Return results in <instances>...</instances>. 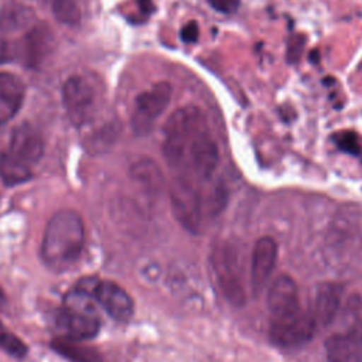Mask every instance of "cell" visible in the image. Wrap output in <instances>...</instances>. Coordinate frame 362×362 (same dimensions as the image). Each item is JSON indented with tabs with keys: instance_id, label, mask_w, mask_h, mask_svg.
I'll use <instances>...</instances> for the list:
<instances>
[{
	"instance_id": "6da1fadb",
	"label": "cell",
	"mask_w": 362,
	"mask_h": 362,
	"mask_svg": "<svg viewBox=\"0 0 362 362\" xmlns=\"http://www.w3.org/2000/svg\"><path fill=\"white\" fill-rule=\"evenodd\" d=\"M85 245V226L74 209H59L47 222L41 242L44 263L54 272L72 267L81 257Z\"/></svg>"
},
{
	"instance_id": "7a4b0ae2",
	"label": "cell",
	"mask_w": 362,
	"mask_h": 362,
	"mask_svg": "<svg viewBox=\"0 0 362 362\" xmlns=\"http://www.w3.org/2000/svg\"><path fill=\"white\" fill-rule=\"evenodd\" d=\"M95 303V296L79 287H75L65 296L58 315V324L66 334V338L85 341L96 337L100 328V320Z\"/></svg>"
},
{
	"instance_id": "3957f363",
	"label": "cell",
	"mask_w": 362,
	"mask_h": 362,
	"mask_svg": "<svg viewBox=\"0 0 362 362\" xmlns=\"http://www.w3.org/2000/svg\"><path fill=\"white\" fill-rule=\"evenodd\" d=\"M317 322L311 313L301 307L288 314L270 317L269 338L276 346L294 348L313 339Z\"/></svg>"
},
{
	"instance_id": "277c9868",
	"label": "cell",
	"mask_w": 362,
	"mask_h": 362,
	"mask_svg": "<svg viewBox=\"0 0 362 362\" xmlns=\"http://www.w3.org/2000/svg\"><path fill=\"white\" fill-rule=\"evenodd\" d=\"M171 96L173 86L168 81H158L151 88L136 96L130 119V124L136 136H146L151 132L156 120L168 107Z\"/></svg>"
},
{
	"instance_id": "5b68a950",
	"label": "cell",
	"mask_w": 362,
	"mask_h": 362,
	"mask_svg": "<svg viewBox=\"0 0 362 362\" xmlns=\"http://www.w3.org/2000/svg\"><path fill=\"white\" fill-rule=\"evenodd\" d=\"M171 205L178 222L188 230L195 232L204 215V195L194 182L180 175L170 187Z\"/></svg>"
},
{
	"instance_id": "8992f818",
	"label": "cell",
	"mask_w": 362,
	"mask_h": 362,
	"mask_svg": "<svg viewBox=\"0 0 362 362\" xmlns=\"http://www.w3.org/2000/svg\"><path fill=\"white\" fill-rule=\"evenodd\" d=\"M62 103L69 120L75 126H83L95 115L96 93L85 78L71 76L62 86Z\"/></svg>"
},
{
	"instance_id": "52a82bcc",
	"label": "cell",
	"mask_w": 362,
	"mask_h": 362,
	"mask_svg": "<svg viewBox=\"0 0 362 362\" xmlns=\"http://www.w3.org/2000/svg\"><path fill=\"white\" fill-rule=\"evenodd\" d=\"M211 262L223 297L233 305H242L245 303V290L235 252L226 245H219L212 252Z\"/></svg>"
},
{
	"instance_id": "ba28073f",
	"label": "cell",
	"mask_w": 362,
	"mask_h": 362,
	"mask_svg": "<svg viewBox=\"0 0 362 362\" xmlns=\"http://www.w3.org/2000/svg\"><path fill=\"white\" fill-rule=\"evenodd\" d=\"M205 115L197 105H185L175 109L164 124V140L188 144L189 140L205 130Z\"/></svg>"
},
{
	"instance_id": "9c48e42d",
	"label": "cell",
	"mask_w": 362,
	"mask_h": 362,
	"mask_svg": "<svg viewBox=\"0 0 362 362\" xmlns=\"http://www.w3.org/2000/svg\"><path fill=\"white\" fill-rule=\"evenodd\" d=\"M185 163L198 178L208 180L219 164V148L214 139L201 130L188 143Z\"/></svg>"
},
{
	"instance_id": "30bf717a",
	"label": "cell",
	"mask_w": 362,
	"mask_h": 362,
	"mask_svg": "<svg viewBox=\"0 0 362 362\" xmlns=\"http://www.w3.org/2000/svg\"><path fill=\"white\" fill-rule=\"evenodd\" d=\"M6 151L33 168L44 154V141L34 126L23 123L11 132Z\"/></svg>"
},
{
	"instance_id": "8fae6325",
	"label": "cell",
	"mask_w": 362,
	"mask_h": 362,
	"mask_svg": "<svg viewBox=\"0 0 362 362\" xmlns=\"http://www.w3.org/2000/svg\"><path fill=\"white\" fill-rule=\"evenodd\" d=\"M95 298L103 310L119 322H127L133 317V298L122 286L112 280H98Z\"/></svg>"
},
{
	"instance_id": "7c38bea8",
	"label": "cell",
	"mask_w": 362,
	"mask_h": 362,
	"mask_svg": "<svg viewBox=\"0 0 362 362\" xmlns=\"http://www.w3.org/2000/svg\"><path fill=\"white\" fill-rule=\"evenodd\" d=\"M277 260V243L270 236H263L256 240L252 252V264H250V284L255 296H259L273 270Z\"/></svg>"
},
{
	"instance_id": "4fadbf2b",
	"label": "cell",
	"mask_w": 362,
	"mask_h": 362,
	"mask_svg": "<svg viewBox=\"0 0 362 362\" xmlns=\"http://www.w3.org/2000/svg\"><path fill=\"white\" fill-rule=\"evenodd\" d=\"M266 300L270 317L288 314L301 307L297 284L287 274H281L272 281Z\"/></svg>"
},
{
	"instance_id": "5bb4252c",
	"label": "cell",
	"mask_w": 362,
	"mask_h": 362,
	"mask_svg": "<svg viewBox=\"0 0 362 362\" xmlns=\"http://www.w3.org/2000/svg\"><path fill=\"white\" fill-rule=\"evenodd\" d=\"M52 33L44 25L38 24L33 27L21 41V58L30 68L38 66L52 49Z\"/></svg>"
},
{
	"instance_id": "9a60e30c",
	"label": "cell",
	"mask_w": 362,
	"mask_h": 362,
	"mask_svg": "<svg viewBox=\"0 0 362 362\" xmlns=\"http://www.w3.org/2000/svg\"><path fill=\"white\" fill-rule=\"evenodd\" d=\"M342 297V287L334 281H324L318 284L314 296L313 317L317 325L327 327L335 318Z\"/></svg>"
},
{
	"instance_id": "2e32d148",
	"label": "cell",
	"mask_w": 362,
	"mask_h": 362,
	"mask_svg": "<svg viewBox=\"0 0 362 362\" xmlns=\"http://www.w3.org/2000/svg\"><path fill=\"white\" fill-rule=\"evenodd\" d=\"M24 100V85L11 72H0V126L10 122Z\"/></svg>"
},
{
	"instance_id": "e0dca14e",
	"label": "cell",
	"mask_w": 362,
	"mask_h": 362,
	"mask_svg": "<svg viewBox=\"0 0 362 362\" xmlns=\"http://www.w3.org/2000/svg\"><path fill=\"white\" fill-rule=\"evenodd\" d=\"M362 345V322L344 334H334L325 341V352L328 362H351L356 349Z\"/></svg>"
},
{
	"instance_id": "ac0fdd59",
	"label": "cell",
	"mask_w": 362,
	"mask_h": 362,
	"mask_svg": "<svg viewBox=\"0 0 362 362\" xmlns=\"http://www.w3.org/2000/svg\"><path fill=\"white\" fill-rule=\"evenodd\" d=\"M0 178L8 187L20 185L33 178V168L4 150L0 153Z\"/></svg>"
},
{
	"instance_id": "d6986e66",
	"label": "cell",
	"mask_w": 362,
	"mask_h": 362,
	"mask_svg": "<svg viewBox=\"0 0 362 362\" xmlns=\"http://www.w3.org/2000/svg\"><path fill=\"white\" fill-rule=\"evenodd\" d=\"M81 341L69 338H58L52 341V348L72 362H100V355L96 349L79 344Z\"/></svg>"
},
{
	"instance_id": "ffe728a7",
	"label": "cell",
	"mask_w": 362,
	"mask_h": 362,
	"mask_svg": "<svg viewBox=\"0 0 362 362\" xmlns=\"http://www.w3.org/2000/svg\"><path fill=\"white\" fill-rule=\"evenodd\" d=\"M132 177L143 187L156 191L160 188L163 175L160 167L150 158H141L132 165Z\"/></svg>"
},
{
	"instance_id": "44dd1931",
	"label": "cell",
	"mask_w": 362,
	"mask_h": 362,
	"mask_svg": "<svg viewBox=\"0 0 362 362\" xmlns=\"http://www.w3.org/2000/svg\"><path fill=\"white\" fill-rule=\"evenodd\" d=\"M31 18V10L18 3H8L0 10V30L13 31L21 28Z\"/></svg>"
},
{
	"instance_id": "7402d4cb",
	"label": "cell",
	"mask_w": 362,
	"mask_h": 362,
	"mask_svg": "<svg viewBox=\"0 0 362 362\" xmlns=\"http://www.w3.org/2000/svg\"><path fill=\"white\" fill-rule=\"evenodd\" d=\"M54 17L65 25H76L81 21L82 10L79 0H52L51 1Z\"/></svg>"
},
{
	"instance_id": "603a6c76",
	"label": "cell",
	"mask_w": 362,
	"mask_h": 362,
	"mask_svg": "<svg viewBox=\"0 0 362 362\" xmlns=\"http://www.w3.org/2000/svg\"><path fill=\"white\" fill-rule=\"evenodd\" d=\"M0 349L14 358H24L27 354V345L4 327L0 328Z\"/></svg>"
},
{
	"instance_id": "cb8c5ba5",
	"label": "cell",
	"mask_w": 362,
	"mask_h": 362,
	"mask_svg": "<svg viewBox=\"0 0 362 362\" xmlns=\"http://www.w3.org/2000/svg\"><path fill=\"white\" fill-rule=\"evenodd\" d=\"M332 140L341 151L352 154V156L361 154V146L358 141V136L354 132H351V130L338 132L332 136Z\"/></svg>"
},
{
	"instance_id": "d4e9b609",
	"label": "cell",
	"mask_w": 362,
	"mask_h": 362,
	"mask_svg": "<svg viewBox=\"0 0 362 362\" xmlns=\"http://www.w3.org/2000/svg\"><path fill=\"white\" fill-rule=\"evenodd\" d=\"M305 45V37L303 34H293L287 41L286 59L288 64H297L301 58L303 49Z\"/></svg>"
},
{
	"instance_id": "484cf974",
	"label": "cell",
	"mask_w": 362,
	"mask_h": 362,
	"mask_svg": "<svg viewBox=\"0 0 362 362\" xmlns=\"http://www.w3.org/2000/svg\"><path fill=\"white\" fill-rule=\"evenodd\" d=\"M208 3L214 10L222 14L236 13L240 7V0H208Z\"/></svg>"
},
{
	"instance_id": "4316f807",
	"label": "cell",
	"mask_w": 362,
	"mask_h": 362,
	"mask_svg": "<svg viewBox=\"0 0 362 362\" xmlns=\"http://www.w3.org/2000/svg\"><path fill=\"white\" fill-rule=\"evenodd\" d=\"M198 37H199V28H198V24L195 21H189V23L184 24L180 30V38L185 44L197 42Z\"/></svg>"
},
{
	"instance_id": "83f0119b",
	"label": "cell",
	"mask_w": 362,
	"mask_h": 362,
	"mask_svg": "<svg viewBox=\"0 0 362 362\" xmlns=\"http://www.w3.org/2000/svg\"><path fill=\"white\" fill-rule=\"evenodd\" d=\"M8 55V45L4 40L0 38V64H3L7 59Z\"/></svg>"
},
{
	"instance_id": "f1b7e54d",
	"label": "cell",
	"mask_w": 362,
	"mask_h": 362,
	"mask_svg": "<svg viewBox=\"0 0 362 362\" xmlns=\"http://www.w3.org/2000/svg\"><path fill=\"white\" fill-rule=\"evenodd\" d=\"M139 6L143 13H151V10L154 8L151 0H139Z\"/></svg>"
},
{
	"instance_id": "f546056e",
	"label": "cell",
	"mask_w": 362,
	"mask_h": 362,
	"mask_svg": "<svg viewBox=\"0 0 362 362\" xmlns=\"http://www.w3.org/2000/svg\"><path fill=\"white\" fill-rule=\"evenodd\" d=\"M7 307V297L6 293L3 291L1 286H0V310H4Z\"/></svg>"
},
{
	"instance_id": "4dcf8cb0",
	"label": "cell",
	"mask_w": 362,
	"mask_h": 362,
	"mask_svg": "<svg viewBox=\"0 0 362 362\" xmlns=\"http://www.w3.org/2000/svg\"><path fill=\"white\" fill-rule=\"evenodd\" d=\"M356 362H362V351L358 352V356H356Z\"/></svg>"
},
{
	"instance_id": "1f68e13d",
	"label": "cell",
	"mask_w": 362,
	"mask_h": 362,
	"mask_svg": "<svg viewBox=\"0 0 362 362\" xmlns=\"http://www.w3.org/2000/svg\"><path fill=\"white\" fill-rule=\"evenodd\" d=\"M1 327H3V325H1V322H0V328H1Z\"/></svg>"
},
{
	"instance_id": "d6a6232c",
	"label": "cell",
	"mask_w": 362,
	"mask_h": 362,
	"mask_svg": "<svg viewBox=\"0 0 362 362\" xmlns=\"http://www.w3.org/2000/svg\"><path fill=\"white\" fill-rule=\"evenodd\" d=\"M51 1H52V0H51Z\"/></svg>"
}]
</instances>
